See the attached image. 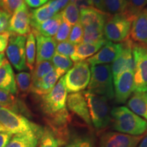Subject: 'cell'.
Returning <instances> with one entry per match:
<instances>
[{"mask_svg":"<svg viewBox=\"0 0 147 147\" xmlns=\"http://www.w3.org/2000/svg\"><path fill=\"white\" fill-rule=\"evenodd\" d=\"M67 97L64 76L60 78L49 93L42 96V110L55 128H62L70 120L67 109Z\"/></svg>","mask_w":147,"mask_h":147,"instance_id":"1","label":"cell"},{"mask_svg":"<svg viewBox=\"0 0 147 147\" xmlns=\"http://www.w3.org/2000/svg\"><path fill=\"white\" fill-rule=\"evenodd\" d=\"M113 129L120 133L142 136L147 131V121L125 106L114 108L110 112Z\"/></svg>","mask_w":147,"mask_h":147,"instance_id":"2","label":"cell"},{"mask_svg":"<svg viewBox=\"0 0 147 147\" xmlns=\"http://www.w3.org/2000/svg\"><path fill=\"white\" fill-rule=\"evenodd\" d=\"M90 69L91 79L87 91L113 100L115 94L111 66L108 64L91 65Z\"/></svg>","mask_w":147,"mask_h":147,"instance_id":"3","label":"cell"},{"mask_svg":"<svg viewBox=\"0 0 147 147\" xmlns=\"http://www.w3.org/2000/svg\"><path fill=\"white\" fill-rule=\"evenodd\" d=\"M87 100L92 125L97 129H103L111 121L108 99L102 95L85 91L82 92Z\"/></svg>","mask_w":147,"mask_h":147,"instance_id":"4","label":"cell"},{"mask_svg":"<svg viewBox=\"0 0 147 147\" xmlns=\"http://www.w3.org/2000/svg\"><path fill=\"white\" fill-rule=\"evenodd\" d=\"M0 123L7 131L12 134L40 132L43 130L41 127L32 123L23 115L4 107L0 109Z\"/></svg>","mask_w":147,"mask_h":147,"instance_id":"5","label":"cell"},{"mask_svg":"<svg viewBox=\"0 0 147 147\" xmlns=\"http://www.w3.org/2000/svg\"><path fill=\"white\" fill-rule=\"evenodd\" d=\"M131 15L123 12L114 14L107 19L104 28V34L106 40L112 42H123L129 38L134 18Z\"/></svg>","mask_w":147,"mask_h":147,"instance_id":"6","label":"cell"},{"mask_svg":"<svg viewBox=\"0 0 147 147\" xmlns=\"http://www.w3.org/2000/svg\"><path fill=\"white\" fill-rule=\"evenodd\" d=\"M132 54L134 61V92H146L147 45L134 42Z\"/></svg>","mask_w":147,"mask_h":147,"instance_id":"7","label":"cell"},{"mask_svg":"<svg viewBox=\"0 0 147 147\" xmlns=\"http://www.w3.org/2000/svg\"><path fill=\"white\" fill-rule=\"evenodd\" d=\"M91 79V69L86 61L76 62L64 76L67 93H77L88 87Z\"/></svg>","mask_w":147,"mask_h":147,"instance_id":"8","label":"cell"},{"mask_svg":"<svg viewBox=\"0 0 147 147\" xmlns=\"http://www.w3.org/2000/svg\"><path fill=\"white\" fill-rule=\"evenodd\" d=\"M26 39V36L10 34L8 47L5 50L8 61L18 71L27 69L25 55Z\"/></svg>","mask_w":147,"mask_h":147,"instance_id":"9","label":"cell"},{"mask_svg":"<svg viewBox=\"0 0 147 147\" xmlns=\"http://www.w3.org/2000/svg\"><path fill=\"white\" fill-rule=\"evenodd\" d=\"M31 31L30 12L23 2L11 15L7 32L10 34L26 36Z\"/></svg>","mask_w":147,"mask_h":147,"instance_id":"10","label":"cell"},{"mask_svg":"<svg viewBox=\"0 0 147 147\" xmlns=\"http://www.w3.org/2000/svg\"><path fill=\"white\" fill-rule=\"evenodd\" d=\"M114 94L118 104H125L134 92V71L125 70L113 80Z\"/></svg>","mask_w":147,"mask_h":147,"instance_id":"11","label":"cell"},{"mask_svg":"<svg viewBox=\"0 0 147 147\" xmlns=\"http://www.w3.org/2000/svg\"><path fill=\"white\" fill-rule=\"evenodd\" d=\"M144 135L131 136L118 131H108L100 137L99 147H137Z\"/></svg>","mask_w":147,"mask_h":147,"instance_id":"12","label":"cell"},{"mask_svg":"<svg viewBox=\"0 0 147 147\" xmlns=\"http://www.w3.org/2000/svg\"><path fill=\"white\" fill-rule=\"evenodd\" d=\"M133 43L134 42L131 41L129 38H127L123 42L122 51L111 65L113 80L125 70L134 71V61L132 54Z\"/></svg>","mask_w":147,"mask_h":147,"instance_id":"13","label":"cell"},{"mask_svg":"<svg viewBox=\"0 0 147 147\" xmlns=\"http://www.w3.org/2000/svg\"><path fill=\"white\" fill-rule=\"evenodd\" d=\"M67 106L71 113L78 116L88 126H92L88 104L83 93H69L67 97Z\"/></svg>","mask_w":147,"mask_h":147,"instance_id":"14","label":"cell"},{"mask_svg":"<svg viewBox=\"0 0 147 147\" xmlns=\"http://www.w3.org/2000/svg\"><path fill=\"white\" fill-rule=\"evenodd\" d=\"M123 49L122 44L107 42L100 51L86 61L89 65H102L113 62L120 54Z\"/></svg>","mask_w":147,"mask_h":147,"instance_id":"15","label":"cell"},{"mask_svg":"<svg viewBox=\"0 0 147 147\" xmlns=\"http://www.w3.org/2000/svg\"><path fill=\"white\" fill-rule=\"evenodd\" d=\"M36 42V63L50 61L55 54L57 42L53 37H46L32 30Z\"/></svg>","mask_w":147,"mask_h":147,"instance_id":"16","label":"cell"},{"mask_svg":"<svg viewBox=\"0 0 147 147\" xmlns=\"http://www.w3.org/2000/svg\"><path fill=\"white\" fill-rule=\"evenodd\" d=\"M129 38L135 43L147 45V10L140 12L131 23Z\"/></svg>","mask_w":147,"mask_h":147,"instance_id":"17","label":"cell"},{"mask_svg":"<svg viewBox=\"0 0 147 147\" xmlns=\"http://www.w3.org/2000/svg\"><path fill=\"white\" fill-rule=\"evenodd\" d=\"M65 72L60 69L55 68L40 79L36 83L32 84L31 91L42 96L49 93L53 89L61 77Z\"/></svg>","mask_w":147,"mask_h":147,"instance_id":"18","label":"cell"},{"mask_svg":"<svg viewBox=\"0 0 147 147\" xmlns=\"http://www.w3.org/2000/svg\"><path fill=\"white\" fill-rule=\"evenodd\" d=\"M108 15L94 7L82 9L80 11L79 22L82 27L87 26H97L104 28V25L107 21Z\"/></svg>","mask_w":147,"mask_h":147,"instance_id":"19","label":"cell"},{"mask_svg":"<svg viewBox=\"0 0 147 147\" xmlns=\"http://www.w3.org/2000/svg\"><path fill=\"white\" fill-rule=\"evenodd\" d=\"M107 40L104 39L97 42H82L76 45L74 53L70 59L74 62L87 60L98 52L106 45Z\"/></svg>","mask_w":147,"mask_h":147,"instance_id":"20","label":"cell"},{"mask_svg":"<svg viewBox=\"0 0 147 147\" xmlns=\"http://www.w3.org/2000/svg\"><path fill=\"white\" fill-rule=\"evenodd\" d=\"M0 89L5 90L12 95L16 94L18 91L15 75L8 60L5 61L0 67Z\"/></svg>","mask_w":147,"mask_h":147,"instance_id":"21","label":"cell"},{"mask_svg":"<svg viewBox=\"0 0 147 147\" xmlns=\"http://www.w3.org/2000/svg\"><path fill=\"white\" fill-rule=\"evenodd\" d=\"M42 132L13 134L5 147H37Z\"/></svg>","mask_w":147,"mask_h":147,"instance_id":"22","label":"cell"},{"mask_svg":"<svg viewBox=\"0 0 147 147\" xmlns=\"http://www.w3.org/2000/svg\"><path fill=\"white\" fill-rule=\"evenodd\" d=\"M128 108L147 121V91L134 92L127 101Z\"/></svg>","mask_w":147,"mask_h":147,"instance_id":"23","label":"cell"},{"mask_svg":"<svg viewBox=\"0 0 147 147\" xmlns=\"http://www.w3.org/2000/svg\"><path fill=\"white\" fill-rule=\"evenodd\" d=\"M59 13L51 5L50 1L45 3L37 9L32 10L30 12L31 27L34 29L42 22L52 18L55 14Z\"/></svg>","mask_w":147,"mask_h":147,"instance_id":"24","label":"cell"},{"mask_svg":"<svg viewBox=\"0 0 147 147\" xmlns=\"http://www.w3.org/2000/svg\"><path fill=\"white\" fill-rule=\"evenodd\" d=\"M62 20L63 18H62L61 14L60 12H59L52 18L42 22L36 28L32 29L44 36L53 37L55 36V34L57 32Z\"/></svg>","mask_w":147,"mask_h":147,"instance_id":"25","label":"cell"},{"mask_svg":"<svg viewBox=\"0 0 147 147\" xmlns=\"http://www.w3.org/2000/svg\"><path fill=\"white\" fill-rule=\"evenodd\" d=\"M25 44V55H26V65L29 70L33 71L36 59V38L32 32L27 36Z\"/></svg>","mask_w":147,"mask_h":147,"instance_id":"26","label":"cell"},{"mask_svg":"<svg viewBox=\"0 0 147 147\" xmlns=\"http://www.w3.org/2000/svg\"><path fill=\"white\" fill-rule=\"evenodd\" d=\"M63 144L53 130L48 127L44 129L38 142V147H60Z\"/></svg>","mask_w":147,"mask_h":147,"instance_id":"27","label":"cell"},{"mask_svg":"<svg viewBox=\"0 0 147 147\" xmlns=\"http://www.w3.org/2000/svg\"><path fill=\"white\" fill-rule=\"evenodd\" d=\"M54 68V65H53L52 62H51L50 61H42L40 63H36V66L32 71V84L39 81L40 79L43 78Z\"/></svg>","mask_w":147,"mask_h":147,"instance_id":"28","label":"cell"},{"mask_svg":"<svg viewBox=\"0 0 147 147\" xmlns=\"http://www.w3.org/2000/svg\"><path fill=\"white\" fill-rule=\"evenodd\" d=\"M83 42H97L104 38V28L97 26H87L83 27Z\"/></svg>","mask_w":147,"mask_h":147,"instance_id":"29","label":"cell"},{"mask_svg":"<svg viewBox=\"0 0 147 147\" xmlns=\"http://www.w3.org/2000/svg\"><path fill=\"white\" fill-rule=\"evenodd\" d=\"M62 18L69 25H74L79 22L80 12L78 8L73 3L69 2L63 10L60 12Z\"/></svg>","mask_w":147,"mask_h":147,"instance_id":"30","label":"cell"},{"mask_svg":"<svg viewBox=\"0 0 147 147\" xmlns=\"http://www.w3.org/2000/svg\"><path fill=\"white\" fill-rule=\"evenodd\" d=\"M17 88L23 93L31 91L32 86V75L26 71H21L15 76Z\"/></svg>","mask_w":147,"mask_h":147,"instance_id":"31","label":"cell"},{"mask_svg":"<svg viewBox=\"0 0 147 147\" xmlns=\"http://www.w3.org/2000/svg\"><path fill=\"white\" fill-rule=\"evenodd\" d=\"M106 12L110 14H121L127 8L125 0H103Z\"/></svg>","mask_w":147,"mask_h":147,"instance_id":"32","label":"cell"},{"mask_svg":"<svg viewBox=\"0 0 147 147\" xmlns=\"http://www.w3.org/2000/svg\"><path fill=\"white\" fill-rule=\"evenodd\" d=\"M52 63L55 68L66 73L73 66V61L69 57L55 53L52 58Z\"/></svg>","mask_w":147,"mask_h":147,"instance_id":"33","label":"cell"},{"mask_svg":"<svg viewBox=\"0 0 147 147\" xmlns=\"http://www.w3.org/2000/svg\"><path fill=\"white\" fill-rule=\"evenodd\" d=\"M127 8L125 12L135 17L140 12L144 10L147 5V0H125Z\"/></svg>","mask_w":147,"mask_h":147,"instance_id":"34","label":"cell"},{"mask_svg":"<svg viewBox=\"0 0 147 147\" xmlns=\"http://www.w3.org/2000/svg\"><path fill=\"white\" fill-rule=\"evenodd\" d=\"M83 27L80 22H78L73 25L67 41L75 46L82 43V42L83 41Z\"/></svg>","mask_w":147,"mask_h":147,"instance_id":"35","label":"cell"},{"mask_svg":"<svg viewBox=\"0 0 147 147\" xmlns=\"http://www.w3.org/2000/svg\"><path fill=\"white\" fill-rule=\"evenodd\" d=\"M0 105L15 111L16 100L14 95L0 89Z\"/></svg>","mask_w":147,"mask_h":147,"instance_id":"36","label":"cell"},{"mask_svg":"<svg viewBox=\"0 0 147 147\" xmlns=\"http://www.w3.org/2000/svg\"><path fill=\"white\" fill-rule=\"evenodd\" d=\"M71 25L65 21L62 20L59 27L57 32L55 34L54 39L56 42H61L66 41V40L68 39V37L70 34Z\"/></svg>","mask_w":147,"mask_h":147,"instance_id":"37","label":"cell"},{"mask_svg":"<svg viewBox=\"0 0 147 147\" xmlns=\"http://www.w3.org/2000/svg\"><path fill=\"white\" fill-rule=\"evenodd\" d=\"M23 2V0H0V9L12 15Z\"/></svg>","mask_w":147,"mask_h":147,"instance_id":"38","label":"cell"},{"mask_svg":"<svg viewBox=\"0 0 147 147\" xmlns=\"http://www.w3.org/2000/svg\"><path fill=\"white\" fill-rule=\"evenodd\" d=\"M75 47H76V46L69 43L68 41H63L59 42L57 45L56 51L58 54L71 57L74 53Z\"/></svg>","mask_w":147,"mask_h":147,"instance_id":"39","label":"cell"},{"mask_svg":"<svg viewBox=\"0 0 147 147\" xmlns=\"http://www.w3.org/2000/svg\"><path fill=\"white\" fill-rule=\"evenodd\" d=\"M60 147H93L91 141L84 138H77L71 140L67 144L61 145Z\"/></svg>","mask_w":147,"mask_h":147,"instance_id":"40","label":"cell"},{"mask_svg":"<svg viewBox=\"0 0 147 147\" xmlns=\"http://www.w3.org/2000/svg\"><path fill=\"white\" fill-rule=\"evenodd\" d=\"M10 17V14L0 9V34L7 32Z\"/></svg>","mask_w":147,"mask_h":147,"instance_id":"41","label":"cell"},{"mask_svg":"<svg viewBox=\"0 0 147 147\" xmlns=\"http://www.w3.org/2000/svg\"><path fill=\"white\" fill-rule=\"evenodd\" d=\"M10 37V34L8 32L0 34V53H3L6 50Z\"/></svg>","mask_w":147,"mask_h":147,"instance_id":"42","label":"cell"},{"mask_svg":"<svg viewBox=\"0 0 147 147\" xmlns=\"http://www.w3.org/2000/svg\"><path fill=\"white\" fill-rule=\"evenodd\" d=\"M70 2L73 3L76 5L79 10H81L82 9L87 8L94 7L91 0H71Z\"/></svg>","mask_w":147,"mask_h":147,"instance_id":"43","label":"cell"},{"mask_svg":"<svg viewBox=\"0 0 147 147\" xmlns=\"http://www.w3.org/2000/svg\"><path fill=\"white\" fill-rule=\"evenodd\" d=\"M12 135L10 132H0V147H5L8 144Z\"/></svg>","mask_w":147,"mask_h":147,"instance_id":"44","label":"cell"},{"mask_svg":"<svg viewBox=\"0 0 147 147\" xmlns=\"http://www.w3.org/2000/svg\"><path fill=\"white\" fill-rule=\"evenodd\" d=\"M24 1L31 8H39L47 3L49 0H24Z\"/></svg>","mask_w":147,"mask_h":147,"instance_id":"45","label":"cell"},{"mask_svg":"<svg viewBox=\"0 0 147 147\" xmlns=\"http://www.w3.org/2000/svg\"><path fill=\"white\" fill-rule=\"evenodd\" d=\"M91 1H92L93 6H95L97 9L102 11V12H106L105 8H104V2H103V0H91Z\"/></svg>","mask_w":147,"mask_h":147,"instance_id":"46","label":"cell"},{"mask_svg":"<svg viewBox=\"0 0 147 147\" xmlns=\"http://www.w3.org/2000/svg\"><path fill=\"white\" fill-rule=\"evenodd\" d=\"M137 147H147V131L144 134V136Z\"/></svg>","mask_w":147,"mask_h":147,"instance_id":"47","label":"cell"},{"mask_svg":"<svg viewBox=\"0 0 147 147\" xmlns=\"http://www.w3.org/2000/svg\"><path fill=\"white\" fill-rule=\"evenodd\" d=\"M7 59L5 57V55L4 53H0V67L4 63V62L6 61Z\"/></svg>","mask_w":147,"mask_h":147,"instance_id":"48","label":"cell"},{"mask_svg":"<svg viewBox=\"0 0 147 147\" xmlns=\"http://www.w3.org/2000/svg\"><path fill=\"white\" fill-rule=\"evenodd\" d=\"M7 131V130L5 129V128L3 126V125L0 123V132H5Z\"/></svg>","mask_w":147,"mask_h":147,"instance_id":"49","label":"cell"},{"mask_svg":"<svg viewBox=\"0 0 147 147\" xmlns=\"http://www.w3.org/2000/svg\"><path fill=\"white\" fill-rule=\"evenodd\" d=\"M3 107V106H2L1 105H0V109H1V108H2Z\"/></svg>","mask_w":147,"mask_h":147,"instance_id":"50","label":"cell"},{"mask_svg":"<svg viewBox=\"0 0 147 147\" xmlns=\"http://www.w3.org/2000/svg\"><path fill=\"white\" fill-rule=\"evenodd\" d=\"M146 10H147V8H146Z\"/></svg>","mask_w":147,"mask_h":147,"instance_id":"51","label":"cell"}]
</instances>
